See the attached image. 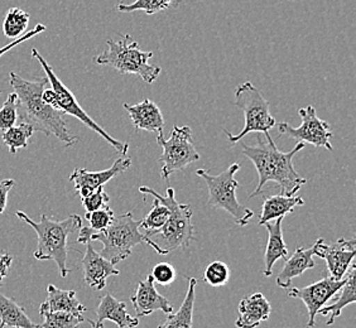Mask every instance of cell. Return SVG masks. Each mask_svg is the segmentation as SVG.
Instances as JSON below:
<instances>
[{"instance_id":"37","label":"cell","mask_w":356,"mask_h":328,"mask_svg":"<svg viewBox=\"0 0 356 328\" xmlns=\"http://www.w3.org/2000/svg\"><path fill=\"white\" fill-rule=\"evenodd\" d=\"M46 29H47V28H46L44 24L38 23V24H37V26H35L33 29H31L29 32H26L24 35H21V37H18V38H15V40L10 42V43H8L7 46H4V47L0 48V57L4 55V54H7L8 51H10V49L15 47V46H19V44L24 43V42L28 41V40L33 38L35 35H40V33H43Z\"/></svg>"},{"instance_id":"17","label":"cell","mask_w":356,"mask_h":328,"mask_svg":"<svg viewBox=\"0 0 356 328\" xmlns=\"http://www.w3.org/2000/svg\"><path fill=\"white\" fill-rule=\"evenodd\" d=\"M96 320H88L91 328H104V322H114L119 328H134L139 326L138 317H131L127 311V304L111 294L106 293L100 298L95 311Z\"/></svg>"},{"instance_id":"12","label":"cell","mask_w":356,"mask_h":328,"mask_svg":"<svg viewBox=\"0 0 356 328\" xmlns=\"http://www.w3.org/2000/svg\"><path fill=\"white\" fill-rule=\"evenodd\" d=\"M345 283V277L341 281H335L331 277H325L321 281H316L305 288H291L288 290V295L291 298L301 300L309 311V321L306 323V327L312 328L316 326V315H318V311L327 302L331 301L335 297L340 288Z\"/></svg>"},{"instance_id":"3","label":"cell","mask_w":356,"mask_h":328,"mask_svg":"<svg viewBox=\"0 0 356 328\" xmlns=\"http://www.w3.org/2000/svg\"><path fill=\"white\" fill-rule=\"evenodd\" d=\"M139 192L143 195H151L170 210V219L162 229L156 233L144 235L145 244L151 246L159 255H167L179 247L186 249L191 245L192 241L195 240L191 205L178 202L173 188H168L165 195H161L151 187L142 186L139 187Z\"/></svg>"},{"instance_id":"40","label":"cell","mask_w":356,"mask_h":328,"mask_svg":"<svg viewBox=\"0 0 356 328\" xmlns=\"http://www.w3.org/2000/svg\"><path fill=\"white\" fill-rule=\"evenodd\" d=\"M0 328H4V326H3V325H1V322H0Z\"/></svg>"},{"instance_id":"10","label":"cell","mask_w":356,"mask_h":328,"mask_svg":"<svg viewBox=\"0 0 356 328\" xmlns=\"http://www.w3.org/2000/svg\"><path fill=\"white\" fill-rule=\"evenodd\" d=\"M157 143L163 149L159 157L162 163L161 177L163 179H170L175 172L185 171L190 164L200 161L190 126H175L168 139L163 138V133H159Z\"/></svg>"},{"instance_id":"7","label":"cell","mask_w":356,"mask_h":328,"mask_svg":"<svg viewBox=\"0 0 356 328\" xmlns=\"http://www.w3.org/2000/svg\"><path fill=\"white\" fill-rule=\"evenodd\" d=\"M100 241L103 250L100 255L114 265L131 256L134 246L145 243L139 221L133 218L131 212L114 218L109 227L103 231H91L90 243Z\"/></svg>"},{"instance_id":"34","label":"cell","mask_w":356,"mask_h":328,"mask_svg":"<svg viewBox=\"0 0 356 328\" xmlns=\"http://www.w3.org/2000/svg\"><path fill=\"white\" fill-rule=\"evenodd\" d=\"M114 218H115L114 211L110 208L109 206H105L96 211L86 212L85 215V219L89 221L90 227L94 231H103L106 227H109Z\"/></svg>"},{"instance_id":"1","label":"cell","mask_w":356,"mask_h":328,"mask_svg":"<svg viewBox=\"0 0 356 328\" xmlns=\"http://www.w3.org/2000/svg\"><path fill=\"white\" fill-rule=\"evenodd\" d=\"M9 79L14 94L18 97V117H21L23 123L33 126L35 131L54 136L67 147L79 142V138L70 133L65 114L52 108L43 99V91L48 83L47 77L26 80L15 72H10Z\"/></svg>"},{"instance_id":"33","label":"cell","mask_w":356,"mask_h":328,"mask_svg":"<svg viewBox=\"0 0 356 328\" xmlns=\"http://www.w3.org/2000/svg\"><path fill=\"white\" fill-rule=\"evenodd\" d=\"M18 122V97L12 92L9 94L7 100L0 108V130H6L12 128Z\"/></svg>"},{"instance_id":"4","label":"cell","mask_w":356,"mask_h":328,"mask_svg":"<svg viewBox=\"0 0 356 328\" xmlns=\"http://www.w3.org/2000/svg\"><path fill=\"white\" fill-rule=\"evenodd\" d=\"M18 219L23 220L31 226L38 238L37 249L33 253L35 259L54 260L58 273L62 278H66L70 273L67 268V239L70 235L83 227V219L79 215H71L67 219L55 221L42 213L40 222H35L23 211L15 212Z\"/></svg>"},{"instance_id":"25","label":"cell","mask_w":356,"mask_h":328,"mask_svg":"<svg viewBox=\"0 0 356 328\" xmlns=\"http://www.w3.org/2000/svg\"><path fill=\"white\" fill-rule=\"evenodd\" d=\"M196 286L197 279L190 278L188 279V289L186 293L184 303L176 313H168L165 321L162 322L157 328H192L193 323V307H195V298H196Z\"/></svg>"},{"instance_id":"20","label":"cell","mask_w":356,"mask_h":328,"mask_svg":"<svg viewBox=\"0 0 356 328\" xmlns=\"http://www.w3.org/2000/svg\"><path fill=\"white\" fill-rule=\"evenodd\" d=\"M47 312H69L75 315H83L86 307L77 300L75 290H63L49 284L47 298L40 307L41 315Z\"/></svg>"},{"instance_id":"19","label":"cell","mask_w":356,"mask_h":328,"mask_svg":"<svg viewBox=\"0 0 356 328\" xmlns=\"http://www.w3.org/2000/svg\"><path fill=\"white\" fill-rule=\"evenodd\" d=\"M239 317L235 321L238 328H257L268 321L272 313V306L261 293H253L243 298L239 303Z\"/></svg>"},{"instance_id":"18","label":"cell","mask_w":356,"mask_h":328,"mask_svg":"<svg viewBox=\"0 0 356 328\" xmlns=\"http://www.w3.org/2000/svg\"><path fill=\"white\" fill-rule=\"evenodd\" d=\"M124 109L128 111L131 124L139 130L149 133H163L165 117L157 104L149 99H144L140 103L129 105L123 104Z\"/></svg>"},{"instance_id":"22","label":"cell","mask_w":356,"mask_h":328,"mask_svg":"<svg viewBox=\"0 0 356 328\" xmlns=\"http://www.w3.org/2000/svg\"><path fill=\"white\" fill-rule=\"evenodd\" d=\"M356 265L354 263H351L348 272L345 274V283L343 287L340 288V290L337 292V300L330 306L322 307L318 311V315H330L327 325L332 326L337 317H340L343 313V308L349 304L355 303L356 301Z\"/></svg>"},{"instance_id":"13","label":"cell","mask_w":356,"mask_h":328,"mask_svg":"<svg viewBox=\"0 0 356 328\" xmlns=\"http://www.w3.org/2000/svg\"><path fill=\"white\" fill-rule=\"evenodd\" d=\"M312 249L314 255L326 260L330 277L335 281H341L355 258L356 240L340 239L329 245L323 240L318 239Z\"/></svg>"},{"instance_id":"2","label":"cell","mask_w":356,"mask_h":328,"mask_svg":"<svg viewBox=\"0 0 356 328\" xmlns=\"http://www.w3.org/2000/svg\"><path fill=\"white\" fill-rule=\"evenodd\" d=\"M267 142L258 134L257 145L243 144V154L253 162L257 168L259 182L250 197L261 195L263 187L268 182H275L281 188V195L293 196L306 185V178L300 176L293 167V157L301 151L306 144L297 143L291 151H280L272 137L266 136Z\"/></svg>"},{"instance_id":"6","label":"cell","mask_w":356,"mask_h":328,"mask_svg":"<svg viewBox=\"0 0 356 328\" xmlns=\"http://www.w3.org/2000/svg\"><path fill=\"white\" fill-rule=\"evenodd\" d=\"M31 54H32V57H35V60L41 63L42 69L46 72L48 83H51V86H52V89L43 91L44 101L49 104L56 110L63 113L65 115H71V117H76L79 122L85 124L89 129L95 131L96 134H99L100 137L104 138L105 142H108L118 153H120L122 156H127V151L129 149V144L119 142L117 139H114L111 136H109L80 106V104L76 100L75 95L72 94V91L58 79V76L56 75L52 66L43 58V56L35 48L32 49Z\"/></svg>"},{"instance_id":"36","label":"cell","mask_w":356,"mask_h":328,"mask_svg":"<svg viewBox=\"0 0 356 328\" xmlns=\"http://www.w3.org/2000/svg\"><path fill=\"white\" fill-rule=\"evenodd\" d=\"M153 281L161 286H168L176 278V269L170 263H159L152 269Z\"/></svg>"},{"instance_id":"23","label":"cell","mask_w":356,"mask_h":328,"mask_svg":"<svg viewBox=\"0 0 356 328\" xmlns=\"http://www.w3.org/2000/svg\"><path fill=\"white\" fill-rule=\"evenodd\" d=\"M316 263L314 260V249H305V247H298L293 255L286 260L284 267L281 270V273L277 278V286L281 288L289 287L292 281L305 273L306 270H309L315 268Z\"/></svg>"},{"instance_id":"16","label":"cell","mask_w":356,"mask_h":328,"mask_svg":"<svg viewBox=\"0 0 356 328\" xmlns=\"http://www.w3.org/2000/svg\"><path fill=\"white\" fill-rule=\"evenodd\" d=\"M131 301L137 317H145L154 313L156 311H161L165 315L173 312L170 301L158 293L151 274L145 278V281H139L137 292L131 295Z\"/></svg>"},{"instance_id":"26","label":"cell","mask_w":356,"mask_h":328,"mask_svg":"<svg viewBox=\"0 0 356 328\" xmlns=\"http://www.w3.org/2000/svg\"><path fill=\"white\" fill-rule=\"evenodd\" d=\"M1 287V284H0ZM0 322L6 327L41 328L27 315L24 308L0 292Z\"/></svg>"},{"instance_id":"39","label":"cell","mask_w":356,"mask_h":328,"mask_svg":"<svg viewBox=\"0 0 356 328\" xmlns=\"http://www.w3.org/2000/svg\"><path fill=\"white\" fill-rule=\"evenodd\" d=\"M13 263V255L9 253H0V283L7 277Z\"/></svg>"},{"instance_id":"11","label":"cell","mask_w":356,"mask_h":328,"mask_svg":"<svg viewBox=\"0 0 356 328\" xmlns=\"http://www.w3.org/2000/svg\"><path fill=\"white\" fill-rule=\"evenodd\" d=\"M298 114L302 119L301 126L293 128L287 122H282L277 124L280 134L295 139L297 143L311 144L316 148H326L327 151H334L330 142L332 138L330 124L317 117L315 108L312 105L301 108L298 110Z\"/></svg>"},{"instance_id":"14","label":"cell","mask_w":356,"mask_h":328,"mask_svg":"<svg viewBox=\"0 0 356 328\" xmlns=\"http://www.w3.org/2000/svg\"><path fill=\"white\" fill-rule=\"evenodd\" d=\"M131 165V158L122 156L110 168L104 171L90 172L85 168H76L70 176V181L75 186L76 193L80 195L81 199H83L97 190L99 187H104L110 179L127 171Z\"/></svg>"},{"instance_id":"30","label":"cell","mask_w":356,"mask_h":328,"mask_svg":"<svg viewBox=\"0 0 356 328\" xmlns=\"http://www.w3.org/2000/svg\"><path fill=\"white\" fill-rule=\"evenodd\" d=\"M176 1L178 0H134V3L131 4L119 3L117 8L122 13H133L137 10H142L148 15H153L173 7Z\"/></svg>"},{"instance_id":"24","label":"cell","mask_w":356,"mask_h":328,"mask_svg":"<svg viewBox=\"0 0 356 328\" xmlns=\"http://www.w3.org/2000/svg\"><path fill=\"white\" fill-rule=\"evenodd\" d=\"M305 205V201L298 196H284V195H275L264 199L261 206V219L259 225L264 226L269 221L278 219V218H286L295 211L296 207Z\"/></svg>"},{"instance_id":"35","label":"cell","mask_w":356,"mask_h":328,"mask_svg":"<svg viewBox=\"0 0 356 328\" xmlns=\"http://www.w3.org/2000/svg\"><path fill=\"white\" fill-rule=\"evenodd\" d=\"M81 201H83V208L86 210V212H92L108 206L110 197L104 190V187H99L92 193H90L89 196L81 199Z\"/></svg>"},{"instance_id":"29","label":"cell","mask_w":356,"mask_h":328,"mask_svg":"<svg viewBox=\"0 0 356 328\" xmlns=\"http://www.w3.org/2000/svg\"><path fill=\"white\" fill-rule=\"evenodd\" d=\"M170 219V210L167 206L159 202L157 199L153 201L151 211L143 220L139 221V229L143 230V235L156 233L162 229Z\"/></svg>"},{"instance_id":"15","label":"cell","mask_w":356,"mask_h":328,"mask_svg":"<svg viewBox=\"0 0 356 328\" xmlns=\"http://www.w3.org/2000/svg\"><path fill=\"white\" fill-rule=\"evenodd\" d=\"M83 281L96 290H103L106 287V281L111 275H119L120 272L109 260L97 253L91 243L86 244V252L81 260Z\"/></svg>"},{"instance_id":"27","label":"cell","mask_w":356,"mask_h":328,"mask_svg":"<svg viewBox=\"0 0 356 328\" xmlns=\"http://www.w3.org/2000/svg\"><path fill=\"white\" fill-rule=\"evenodd\" d=\"M31 15L21 8H10L3 22V32L7 38L15 40L27 31Z\"/></svg>"},{"instance_id":"32","label":"cell","mask_w":356,"mask_h":328,"mask_svg":"<svg viewBox=\"0 0 356 328\" xmlns=\"http://www.w3.org/2000/svg\"><path fill=\"white\" fill-rule=\"evenodd\" d=\"M202 278L211 287H222L230 279V269L225 263L216 260L207 265Z\"/></svg>"},{"instance_id":"31","label":"cell","mask_w":356,"mask_h":328,"mask_svg":"<svg viewBox=\"0 0 356 328\" xmlns=\"http://www.w3.org/2000/svg\"><path fill=\"white\" fill-rule=\"evenodd\" d=\"M41 328H79L85 321L83 315H75L69 312H47L41 315Z\"/></svg>"},{"instance_id":"21","label":"cell","mask_w":356,"mask_h":328,"mask_svg":"<svg viewBox=\"0 0 356 328\" xmlns=\"http://www.w3.org/2000/svg\"><path fill=\"white\" fill-rule=\"evenodd\" d=\"M284 218H278L273 220V222H267L264 224L268 230V243L267 249H266V255H264V263H266V269H264V275L270 277L273 273L274 264L280 259H287L288 247L283 239V233H282V222Z\"/></svg>"},{"instance_id":"5","label":"cell","mask_w":356,"mask_h":328,"mask_svg":"<svg viewBox=\"0 0 356 328\" xmlns=\"http://www.w3.org/2000/svg\"><path fill=\"white\" fill-rule=\"evenodd\" d=\"M106 44L108 49L94 57L96 65L113 67L122 75L139 76L147 83H153L161 75L162 69L149 63L154 54L140 49L131 35H120L119 41L108 40Z\"/></svg>"},{"instance_id":"41","label":"cell","mask_w":356,"mask_h":328,"mask_svg":"<svg viewBox=\"0 0 356 328\" xmlns=\"http://www.w3.org/2000/svg\"><path fill=\"white\" fill-rule=\"evenodd\" d=\"M0 94H1V91H0Z\"/></svg>"},{"instance_id":"8","label":"cell","mask_w":356,"mask_h":328,"mask_svg":"<svg viewBox=\"0 0 356 328\" xmlns=\"http://www.w3.org/2000/svg\"><path fill=\"white\" fill-rule=\"evenodd\" d=\"M234 104L244 113L245 124L238 134H232L229 130H224L230 143H239L250 133H263L268 136L269 130L277 125L275 117L270 114V104L252 82H243L236 88Z\"/></svg>"},{"instance_id":"9","label":"cell","mask_w":356,"mask_h":328,"mask_svg":"<svg viewBox=\"0 0 356 328\" xmlns=\"http://www.w3.org/2000/svg\"><path fill=\"white\" fill-rule=\"evenodd\" d=\"M240 164L233 163L226 171L218 176L210 174L206 170H197L196 174L202 178L209 188V205L213 208L225 210L233 216L235 224L245 226L254 218L253 210L241 205L236 199L239 182L235 174L239 172Z\"/></svg>"},{"instance_id":"38","label":"cell","mask_w":356,"mask_h":328,"mask_svg":"<svg viewBox=\"0 0 356 328\" xmlns=\"http://www.w3.org/2000/svg\"><path fill=\"white\" fill-rule=\"evenodd\" d=\"M15 186L14 179H3L0 181V215L6 211L8 204V195Z\"/></svg>"},{"instance_id":"28","label":"cell","mask_w":356,"mask_h":328,"mask_svg":"<svg viewBox=\"0 0 356 328\" xmlns=\"http://www.w3.org/2000/svg\"><path fill=\"white\" fill-rule=\"evenodd\" d=\"M33 134H35L33 126H31L27 123H21L19 125H14L12 128L3 131L1 140L7 147H9L10 153L15 154L18 149L27 148L28 140Z\"/></svg>"}]
</instances>
